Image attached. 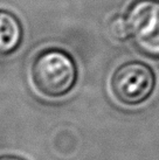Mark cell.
I'll list each match as a JSON object with an SVG mask.
<instances>
[{
  "label": "cell",
  "mask_w": 159,
  "mask_h": 160,
  "mask_svg": "<svg viewBox=\"0 0 159 160\" xmlns=\"http://www.w3.org/2000/svg\"><path fill=\"white\" fill-rule=\"evenodd\" d=\"M31 80L36 91L44 97H64L75 88L77 67L74 58L64 50L44 49L32 62Z\"/></svg>",
  "instance_id": "cell-1"
},
{
  "label": "cell",
  "mask_w": 159,
  "mask_h": 160,
  "mask_svg": "<svg viewBox=\"0 0 159 160\" xmlns=\"http://www.w3.org/2000/svg\"><path fill=\"white\" fill-rule=\"evenodd\" d=\"M156 83V75L150 66L139 61H129L114 71L110 89L117 102L137 107L151 97Z\"/></svg>",
  "instance_id": "cell-2"
},
{
  "label": "cell",
  "mask_w": 159,
  "mask_h": 160,
  "mask_svg": "<svg viewBox=\"0 0 159 160\" xmlns=\"http://www.w3.org/2000/svg\"><path fill=\"white\" fill-rule=\"evenodd\" d=\"M125 20L135 47L149 58H159V0L133 1Z\"/></svg>",
  "instance_id": "cell-3"
},
{
  "label": "cell",
  "mask_w": 159,
  "mask_h": 160,
  "mask_svg": "<svg viewBox=\"0 0 159 160\" xmlns=\"http://www.w3.org/2000/svg\"><path fill=\"white\" fill-rule=\"evenodd\" d=\"M23 28L19 18L8 9L0 8V56L14 54L22 43Z\"/></svg>",
  "instance_id": "cell-4"
},
{
  "label": "cell",
  "mask_w": 159,
  "mask_h": 160,
  "mask_svg": "<svg viewBox=\"0 0 159 160\" xmlns=\"http://www.w3.org/2000/svg\"><path fill=\"white\" fill-rule=\"evenodd\" d=\"M108 32L112 39L117 41H125L129 38V28L125 18L115 15L108 23Z\"/></svg>",
  "instance_id": "cell-5"
},
{
  "label": "cell",
  "mask_w": 159,
  "mask_h": 160,
  "mask_svg": "<svg viewBox=\"0 0 159 160\" xmlns=\"http://www.w3.org/2000/svg\"><path fill=\"white\" fill-rule=\"evenodd\" d=\"M0 160H27L23 157L12 154V153H3L0 154Z\"/></svg>",
  "instance_id": "cell-6"
}]
</instances>
